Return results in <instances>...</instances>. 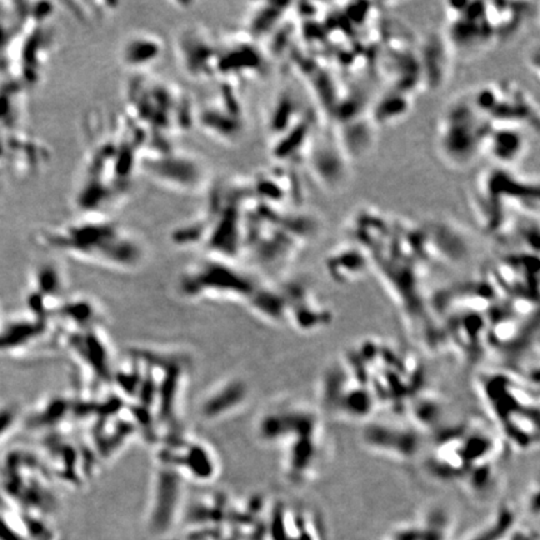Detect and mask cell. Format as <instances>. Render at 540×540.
I'll use <instances>...</instances> for the list:
<instances>
[{"label": "cell", "mask_w": 540, "mask_h": 540, "mask_svg": "<svg viewBox=\"0 0 540 540\" xmlns=\"http://www.w3.org/2000/svg\"><path fill=\"white\" fill-rule=\"evenodd\" d=\"M316 393L329 419L360 425L389 418L431 426L449 412L420 354L376 335L330 359Z\"/></svg>", "instance_id": "cell-1"}, {"label": "cell", "mask_w": 540, "mask_h": 540, "mask_svg": "<svg viewBox=\"0 0 540 540\" xmlns=\"http://www.w3.org/2000/svg\"><path fill=\"white\" fill-rule=\"evenodd\" d=\"M510 453L484 415L449 413L425 434L413 467L429 481L486 499L500 486Z\"/></svg>", "instance_id": "cell-2"}, {"label": "cell", "mask_w": 540, "mask_h": 540, "mask_svg": "<svg viewBox=\"0 0 540 540\" xmlns=\"http://www.w3.org/2000/svg\"><path fill=\"white\" fill-rule=\"evenodd\" d=\"M256 435L277 453L281 474L293 486L313 484L333 461L329 419L316 403L294 398L274 403L258 419Z\"/></svg>", "instance_id": "cell-3"}, {"label": "cell", "mask_w": 540, "mask_h": 540, "mask_svg": "<svg viewBox=\"0 0 540 540\" xmlns=\"http://www.w3.org/2000/svg\"><path fill=\"white\" fill-rule=\"evenodd\" d=\"M473 388L484 417L511 452L539 448V368L486 364L473 369Z\"/></svg>", "instance_id": "cell-4"}, {"label": "cell", "mask_w": 540, "mask_h": 540, "mask_svg": "<svg viewBox=\"0 0 540 540\" xmlns=\"http://www.w3.org/2000/svg\"><path fill=\"white\" fill-rule=\"evenodd\" d=\"M37 239L43 247L111 269H137L146 258V247L137 234L99 213L49 225L38 231Z\"/></svg>", "instance_id": "cell-5"}, {"label": "cell", "mask_w": 540, "mask_h": 540, "mask_svg": "<svg viewBox=\"0 0 540 540\" xmlns=\"http://www.w3.org/2000/svg\"><path fill=\"white\" fill-rule=\"evenodd\" d=\"M481 118L480 110H469L461 100L449 105L438 127V149L444 162L468 165L484 152L489 130Z\"/></svg>", "instance_id": "cell-6"}, {"label": "cell", "mask_w": 540, "mask_h": 540, "mask_svg": "<svg viewBox=\"0 0 540 540\" xmlns=\"http://www.w3.org/2000/svg\"><path fill=\"white\" fill-rule=\"evenodd\" d=\"M164 54V43L157 34L138 31L129 34L121 49V61L132 72L149 70Z\"/></svg>", "instance_id": "cell-7"}, {"label": "cell", "mask_w": 540, "mask_h": 540, "mask_svg": "<svg viewBox=\"0 0 540 540\" xmlns=\"http://www.w3.org/2000/svg\"><path fill=\"white\" fill-rule=\"evenodd\" d=\"M329 277L338 284H353L371 273V261L360 247H339L325 261Z\"/></svg>", "instance_id": "cell-8"}, {"label": "cell", "mask_w": 540, "mask_h": 540, "mask_svg": "<svg viewBox=\"0 0 540 540\" xmlns=\"http://www.w3.org/2000/svg\"><path fill=\"white\" fill-rule=\"evenodd\" d=\"M6 17H0V64L6 65V54L17 34L13 31L10 24L6 23Z\"/></svg>", "instance_id": "cell-9"}, {"label": "cell", "mask_w": 540, "mask_h": 540, "mask_svg": "<svg viewBox=\"0 0 540 540\" xmlns=\"http://www.w3.org/2000/svg\"><path fill=\"white\" fill-rule=\"evenodd\" d=\"M17 422V409L12 406H0V443L12 431Z\"/></svg>", "instance_id": "cell-10"}]
</instances>
